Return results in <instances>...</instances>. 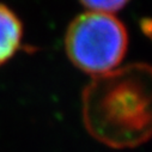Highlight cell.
Segmentation results:
<instances>
[{
	"instance_id": "1",
	"label": "cell",
	"mask_w": 152,
	"mask_h": 152,
	"mask_svg": "<svg viewBox=\"0 0 152 152\" xmlns=\"http://www.w3.org/2000/svg\"><path fill=\"white\" fill-rule=\"evenodd\" d=\"M88 132L114 148L137 147L151 135V68L132 64L95 75L83 92Z\"/></svg>"
},
{
	"instance_id": "2",
	"label": "cell",
	"mask_w": 152,
	"mask_h": 152,
	"mask_svg": "<svg viewBox=\"0 0 152 152\" xmlns=\"http://www.w3.org/2000/svg\"><path fill=\"white\" fill-rule=\"evenodd\" d=\"M127 48V29L111 13L88 11L75 17L66 30L68 59L92 77L118 68Z\"/></svg>"
},
{
	"instance_id": "3",
	"label": "cell",
	"mask_w": 152,
	"mask_h": 152,
	"mask_svg": "<svg viewBox=\"0 0 152 152\" xmlns=\"http://www.w3.org/2000/svg\"><path fill=\"white\" fill-rule=\"evenodd\" d=\"M23 25L15 12L0 4V65L7 62L19 49Z\"/></svg>"
},
{
	"instance_id": "4",
	"label": "cell",
	"mask_w": 152,
	"mask_h": 152,
	"mask_svg": "<svg viewBox=\"0 0 152 152\" xmlns=\"http://www.w3.org/2000/svg\"><path fill=\"white\" fill-rule=\"evenodd\" d=\"M79 1L89 9V11L113 15L114 12L121 10L129 0H79Z\"/></svg>"
}]
</instances>
